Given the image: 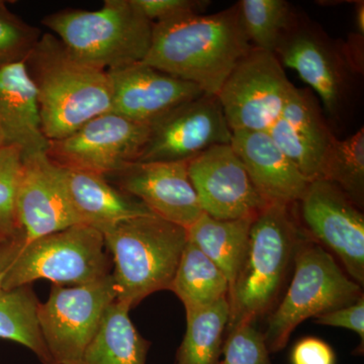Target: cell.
I'll return each mask as SVG.
<instances>
[{
  "label": "cell",
  "mask_w": 364,
  "mask_h": 364,
  "mask_svg": "<svg viewBox=\"0 0 364 364\" xmlns=\"http://www.w3.org/2000/svg\"><path fill=\"white\" fill-rule=\"evenodd\" d=\"M238 4L217 14H193L153 25L146 65L217 95L252 49Z\"/></svg>",
  "instance_id": "obj_1"
},
{
  "label": "cell",
  "mask_w": 364,
  "mask_h": 364,
  "mask_svg": "<svg viewBox=\"0 0 364 364\" xmlns=\"http://www.w3.org/2000/svg\"><path fill=\"white\" fill-rule=\"evenodd\" d=\"M25 63L37 90L42 129L49 142L112 111L109 72L79 61L56 36L43 33Z\"/></svg>",
  "instance_id": "obj_2"
},
{
  "label": "cell",
  "mask_w": 364,
  "mask_h": 364,
  "mask_svg": "<svg viewBox=\"0 0 364 364\" xmlns=\"http://www.w3.org/2000/svg\"><path fill=\"white\" fill-rule=\"evenodd\" d=\"M102 235L114 263L112 275L119 303L132 309L150 294L170 289L188 230L147 215L117 223Z\"/></svg>",
  "instance_id": "obj_3"
},
{
  "label": "cell",
  "mask_w": 364,
  "mask_h": 364,
  "mask_svg": "<svg viewBox=\"0 0 364 364\" xmlns=\"http://www.w3.org/2000/svg\"><path fill=\"white\" fill-rule=\"evenodd\" d=\"M301 238L289 205L269 203L254 218L243 262L228 294L227 330L239 323H255L272 310Z\"/></svg>",
  "instance_id": "obj_4"
},
{
  "label": "cell",
  "mask_w": 364,
  "mask_h": 364,
  "mask_svg": "<svg viewBox=\"0 0 364 364\" xmlns=\"http://www.w3.org/2000/svg\"><path fill=\"white\" fill-rule=\"evenodd\" d=\"M42 23L79 61L107 72L143 62L152 41L153 23L132 0H105L97 11L64 9Z\"/></svg>",
  "instance_id": "obj_5"
},
{
  "label": "cell",
  "mask_w": 364,
  "mask_h": 364,
  "mask_svg": "<svg viewBox=\"0 0 364 364\" xmlns=\"http://www.w3.org/2000/svg\"><path fill=\"white\" fill-rule=\"evenodd\" d=\"M105 249L104 235L83 224L28 242H4L2 289L11 291L39 279L74 286L95 282L111 273Z\"/></svg>",
  "instance_id": "obj_6"
},
{
  "label": "cell",
  "mask_w": 364,
  "mask_h": 364,
  "mask_svg": "<svg viewBox=\"0 0 364 364\" xmlns=\"http://www.w3.org/2000/svg\"><path fill=\"white\" fill-rule=\"evenodd\" d=\"M294 263L289 289L263 333L270 353L282 350L306 318L351 305L363 296V287L342 270L332 254L311 239H301Z\"/></svg>",
  "instance_id": "obj_7"
},
{
  "label": "cell",
  "mask_w": 364,
  "mask_h": 364,
  "mask_svg": "<svg viewBox=\"0 0 364 364\" xmlns=\"http://www.w3.org/2000/svg\"><path fill=\"white\" fill-rule=\"evenodd\" d=\"M112 273L95 282L64 287L53 284L40 304L39 324L48 350L56 364H81L105 311L117 301Z\"/></svg>",
  "instance_id": "obj_8"
},
{
  "label": "cell",
  "mask_w": 364,
  "mask_h": 364,
  "mask_svg": "<svg viewBox=\"0 0 364 364\" xmlns=\"http://www.w3.org/2000/svg\"><path fill=\"white\" fill-rule=\"evenodd\" d=\"M294 87L274 53L252 48L215 97L232 132H267Z\"/></svg>",
  "instance_id": "obj_9"
},
{
  "label": "cell",
  "mask_w": 364,
  "mask_h": 364,
  "mask_svg": "<svg viewBox=\"0 0 364 364\" xmlns=\"http://www.w3.org/2000/svg\"><path fill=\"white\" fill-rule=\"evenodd\" d=\"M149 133V124L105 112L65 138L50 141L47 154L63 168L111 176L138 161Z\"/></svg>",
  "instance_id": "obj_10"
},
{
  "label": "cell",
  "mask_w": 364,
  "mask_h": 364,
  "mask_svg": "<svg viewBox=\"0 0 364 364\" xmlns=\"http://www.w3.org/2000/svg\"><path fill=\"white\" fill-rule=\"evenodd\" d=\"M275 55L282 66L296 71L317 92L333 119L341 114L355 72L344 47H337L320 28L296 16Z\"/></svg>",
  "instance_id": "obj_11"
},
{
  "label": "cell",
  "mask_w": 364,
  "mask_h": 364,
  "mask_svg": "<svg viewBox=\"0 0 364 364\" xmlns=\"http://www.w3.org/2000/svg\"><path fill=\"white\" fill-rule=\"evenodd\" d=\"M309 233L338 257L349 277L364 284V215L341 189L323 178L309 183L299 200Z\"/></svg>",
  "instance_id": "obj_12"
},
{
  "label": "cell",
  "mask_w": 364,
  "mask_h": 364,
  "mask_svg": "<svg viewBox=\"0 0 364 364\" xmlns=\"http://www.w3.org/2000/svg\"><path fill=\"white\" fill-rule=\"evenodd\" d=\"M232 136L217 97L203 95L150 124L136 162L189 161L213 146L231 144Z\"/></svg>",
  "instance_id": "obj_13"
},
{
  "label": "cell",
  "mask_w": 364,
  "mask_h": 364,
  "mask_svg": "<svg viewBox=\"0 0 364 364\" xmlns=\"http://www.w3.org/2000/svg\"><path fill=\"white\" fill-rule=\"evenodd\" d=\"M188 169L203 212L214 219L255 218L269 203L254 186L231 144L203 151L189 160Z\"/></svg>",
  "instance_id": "obj_14"
},
{
  "label": "cell",
  "mask_w": 364,
  "mask_h": 364,
  "mask_svg": "<svg viewBox=\"0 0 364 364\" xmlns=\"http://www.w3.org/2000/svg\"><path fill=\"white\" fill-rule=\"evenodd\" d=\"M16 217L18 236L14 241L33 240L79 224L67 196L63 170L47 152L23 158Z\"/></svg>",
  "instance_id": "obj_15"
},
{
  "label": "cell",
  "mask_w": 364,
  "mask_h": 364,
  "mask_svg": "<svg viewBox=\"0 0 364 364\" xmlns=\"http://www.w3.org/2000/svg\"><path fill=\"white\" fill-rule=\"evenodd\" d=\"M188 163L136 162L105 177L153 214L188 230L203 214L189 179Z\"/></svg>",
  "instance_id": "obj_16"
},
{
  "label": "cell",
  "mask_w": 364,
  "mask_h": 364,
  "mask_svg": "<svg viewBox=\"0 0 364 364\" xmlns=\"http://www.w3.org/2000/svg\"><path fill=\"white\" fill-rule=\"evenodd\" d=\"M112 111L136 123L150 124L184 102L205 95L193 83L143 62L109 71Z\"/></svg>",
  "instance_id": "obj_17"
},
{
  "label": "cell",
  "mask_w": 364,
  "mask_h": 364,
  "mask_svg": "<svg viewBox=\"0 0 364 364\" xmlns=\"http://www.w3.org/2000/svg\"><path fill=\"white\" fill-rule=\"evenodd\" d=\"M267 132L309 181L321 178L326 155L336 136L310 91L294 87L279 119Z\"/></svg>",
  "instance_id": "obj_18"
},
{
  "label": "cell",
  "mask_w": 364,
  "mask_h": 364,
  "mask_svg": "<svg viewBox=\"0 0 364 364\" xmlns=\"http://www.w3.org/2000/svg\"><path fill=\"white\" fill-rule=\"evenodd\" d=\"M231 146L267 202L291 205L305 195L311 181L279 149L268 132H233Z\"/></svg>",
  "instance_id": "obj_19"
},
{
  "label": "cell",
  "mask_w": 364,
  "mask_h": 364,
  "mask_svg": "<svg viewBox=\"0 0 364 364\" xmlns=\"http://www.w3.org/2000/svg\"><path fill=\"white\" fill-rule=\"evenodd\" d=\"M0 129L6 144L20 148L23 156L47 152L37 90L25 62L0 67Z\"/></svg>",
  "instance_id": "obj_20"
},
{
  "label": "cell",
  "mask_w": 364,
  "mask_h": 364,
  "mask_svg": "<svg viewBox=\"0 0 364 364\" xmlns=\"http://www.w3.org/2000/svg\"><path fill=\"white\" fill-rule=\"evenodd\" d=\"M69 202L79 224L100 233L117 223L154 215L140 200L114 186L107 177L93 172L63 168Z\"/></svg>",
  "instance_id": "obj_21"
},
{
  "label": "cell",
  "mask_w": 364,
  "mask_h": 364,
  "mask_svg": "<svg viewBox=\"0 0 364 364\" xmlns=\"http://www.w3.org/2000/svg\"><path fill=\"white\" fill-rule=\"evenodd\" d=\"M130 310L117 301L107 308L81 364H146L150 342L136 331Z\"/></svg>",
  "instance_id": "obj_22"
},
{
  "label": "cell",
  "mask_w": 364,
  "mask_h": 364,
  "mask_svg": "<svg viewBox=\"0 0 364 364\" xmlns=\"http://www.w3.org/2000/svg\"><path fill=\"white\" fill-rule=\"evenodd\" d=\"M254 218L217 220L205 213L188 229V240L217 265L231 291L247 249Z\"/></svg>",
  "instance_id": "obj_23"
},
{
  "label": "cell",
  "mask_w": 364,
  "mask_h": 364,
  "mask_svg": "<svg viewBox=\"0 0 364 364\" xmlns=\"http://www.w3.org/2000/svg\"><path fill=\"white\" fill-rule=\"evenodd\" d=\"M169 291L181 299L186 311L200 310L228 298L229 282L222 270L188 240Z\"/></svg>",
  "instance_id": "obj_24"
},
{
  "label": "cell",
  "mask_w": 364,
  "mask_h": 364,
  "mask_svg": "<svg viewBox=\"0 0 364 364\" xmlns=\"http://www.w3.org/2000/svg\"><path fill=\"white\" fill-rule=\"evenodd\" d=\"M230 321L228 299L200 310L186 311V331L174 364H221Z\"/></svg>",
  "instance_id": "obj_25"
},
{
  "label": "cell",
  "mask_w": 364,
  "mask_h": 364,
  "mask_svg": "<svg viewBox=\"0 0 364 364\" xmlns=\"http://www.w3.org/2000/svg\"><path fill=\"white\" fill-rule=\"evenodd\" d=\"M40 304L28 286L0 291V338L30 349L42 364H56L41 332Z\"/></svg>",
  "instance_id": "obj_26"
},
{
  "label": "cell",
  "mask_w": 364,
  "mask_h": 364,
  "mask_svg": "<svg viewBox=\"0 0 364 364\" xmlns=\"http://www.w3.org/2000/svg\"><path fill=\"white\" fill-rule=\"evenodd\" d=\"M238 6L251 46L275 54L296 21L291 4L286 0H241Z\"/></svg>",
  "instance_id": "obj_27"
},
{
  "label": "cell",
  "mask_w": 364,
  "mask_h": 364,
  "mask_svg": "<svg viewBox=\"0 0 364 364\" xmlns=\"http://www.w3.org/2000/svg\"><path fill=\"white\" fill-rule=\"evenodd\" d=\"M321 178L343 191L356 207L364 205V130L335 139L323 163Z\"/></svg>",
  "instance_id": "obj_28"
},
{
  "label": "cell",
  "mask_w": 364,
  "mask_h": 364,
  "mask_svg": "<svg viewBox=\"0 0 364 364\" xmlns=\"http://www.w3.org/2000/svg\"><path fill=\"white\" fill-rule=\"evenodd\" d=\"M23 151L14 145L0 147V236L6 241L18 236L16 202L23 170Z\"/></svg>",
  "instance_id": "obj_29"
},
{
  "label": "cell",
  "mask_w": 364,
  "mask_h": 364,
  "mask_svg": "<svg viewBox=\"0 0 364 364\" xmlns=\"http://www.w3.org/2000/svg\"><path fill=\"white\" fill-rule=\"evenodd\" d=\"M42 35L0 1V67L26 62Z\"/></svg>",
  "instance_id": "obj_30"
},
{
  "label": "cell",
  "mask_w": 364,
  "mask_h": 364,
  "mask_svg": "<svg viewBox=\"0 0 364 364\" xmlns=\"http://www.w3.org/2000/svg\"><path fill=\"white\" fill-rule=\"evenodd\" d=\"M221 364H272L264 335L254 323H239L227 330Z\"/></svg>",
  "instance_id": "obj_31"
},
{
  "label": "cell",
  "mask_w": 364,
  "mask_h": 364,
  "mask_svg": "<svg viewBox=\"0 0 364 364\" xmlns=\"http://www.w3.org/2000/svg\"><path fill=\"white\" fill-rule=\"evenodd\" d=\"M132 1L153 25L188 16V14H202L203 9L210 4V1H205V0H132Z\"/></svg>",
  "instance_id": "obj_32"
},
{
  "label": "cell",
  "mask_w": 364,
  "mask_h": 364,
  "mask_svg": "<svg viewBox=\"0 0 364 364\" xmlns=\"http://www.w3.org/2000/svg\"><path fill=\"white\" fill-rule=\"evenodd\" d=\"M317 324L344 328L355 332L361 339V352L364 344V296H360L351 305L342 306L317 316L315 318Z\"/></svg>",
  "instance_id": "obj_33"
},
{
  "label": "cell",
  "mask_w": 364,
  "mask_h": 364,
  "mask_svg": "<svg viewBox=\"0 0 364 364\" xmlns=\"http://www.w3.org/2000/svg\"><path fill=\"white\" fill-rule=\"evenodd\" d=\"M291 364H336V356L329 344L315 337H306L294 345Z\"/></svg>",
  "instance_id": "obj_34"
},
{
  "label": "cell",
  "mask_w": 364,
  "mask_h": 364,
  "mask_svg": "<svg viewBox=\"0 0 364 364\" xmlns=\"http://www.w3.org/2000/svg\"><path fill=\"white\" fill-rule=\"evenodd\" d=\"M354 26H355L356 35L363 37L364 35V2L358 1L355 4V14H354Z\"/></svg>",
  "instance_id": "obj_35"
},
{
  "label": "cell",
  "mask_w": 364,
  "mask_h": 364,
  "mask_svg": "<svg viewBox=\"0 0 364 364\" xmlns=\"http://www.w3.org/2000/svg\"><path fill=\"white\" fill-rule=\"evenodd\" d=\"M6 145V139H4V133H2L1 129H0V147Z\"/></svg>",
  "instance_id": "obj_36"
},
{
  "label": "cell",
  "mask_w": 364,
  "mask_h": 364,
  "mask_svg": "<svg viewBox=\"0 0 364 364\" xmlns=\"http://www.w3.org/2000/svg\"><path fill=\"white\" fill-rule=\"evenodd\" d=\"M0 291H2L1 269H0Z\"/></svg>",
  "instance_id": "obj_37"
},
{
  "label": "cell",
  "mask_w": 364,
  "mask_h": 364,
  "mask_svg": "<svg viewBox=\"0 0 364 364\" xmlns=\"http://www.w3.org/2000/svg\"><path fill=\"white\" fill-rule=\"evenodd\" d=\"M6 239L4 238V237L0 236V244L4 243V242H6Z\"/></svg>",
  "instance_id": "obj_38"
}]
</instances>
